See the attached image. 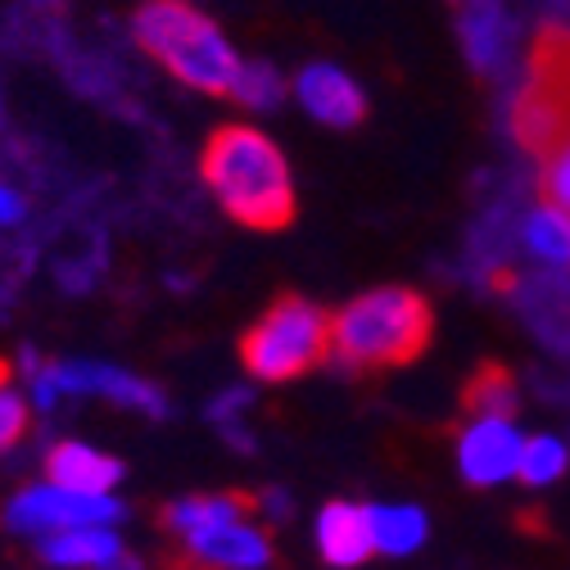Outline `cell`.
I'll list each match as a JSON object with an SVG mask.
<instances>
[{
	"mask_svg": "<svg viewBox=\"0 0 570 570\" xmlns=\"http://www.w3.org/2000/svg\"><path fill=\"white\" fill-rule=\"evenodd\" d=\"M240 517H258V498L254 493H240V489H232V493H190V498H181V503L159 512V525L177 543H186V539H195L204 530H218V525L240 521Z\"/></svg>",
	"mask_w": 570,
	"mask_h": 570,
	"instance_id": "8fae6325",
	"label": "cell"
},
{
	"mask_svg": "<svg viewBox=\"0 0 570 570\" xmlns=\"http://www.w3.org/2000/svg\"><path fill=\"white\" fill-rule=\"evenodd\" d=\"M521 236H525V249L534 258H543L548 267H566L570 263V218L566 213L534 208L525 218V227H521Z\"/></svg>",
	"mask_w": 570,
	"mask_h": 570,
	"instance_id": "e0dca14e",
	"label": "cell"
},
{
	"mask_svg": "<svg viewBox=\"0 0 570 570\" xmlns=\"http://www.w3.org/2000/svg\"><path fill=\"white\" fill-rule=\"evenodd\" d=\"M37 552L55 570H100L127 548L114 534V525H73V530H55L37 539Z\"/></svg>",
	"mask_w": 570,
	"mask_h": 570,
	"instance_id": "4fadbf2b",
	"label": "cell"
},
{
	"mask_svg": "<svg viewBox=\"0 0 570 570\" xmlns=\"http://www.w3.org/2000/svg\"><path fill=\"white\" fill-rule=\"evenodd\" d=\"M295 87H299L304 109H308L317 122H326V127L348 131V127H358V122L367 118V96H363V87L353 82L348 73H340L335 63H308Z\"/></svg>",
	"mask_w": 570,
	"mask_h": 570,
	"instance_id": "9c48e42d",
	"label": "cell"
},
{
	"mask_svg": "<svg viewBox=\"0 0 570 570\" xmlns=\"http://www.w3.org/2000/svg\"><path fill=\"white\" fill-rule=\"evenodd\" d=\"M100 570H140V561H136L131 552H118V557H114L109 566H100Z\"/></svg>",
	"mask_w": 570,
	"mask_h": 570,
	"instance_id": "7402d4cb",
	"label": "cell"
},
{
	"mask_svg": "<svg viewBox=\"0 0 570 570\" xmlns=\"http://www.w3.org/2000/svg\"><path fill=\"white\" fill-rule=\"evenodd\" d=\"M199 173L227 208V218L249 227V232H285L295 223V181L291 164L276 150V140L263 136L258 127L227 122L208 136Z\"/></svg>",
	"mask_w": 570,
	"mask_h": 570,
	"instance_id": "6da1fadb",
	"label": "cell"
},
{
	"mask_svg": "<svg viewBox=\"0 0 570 570\" xmlns=\"http://www.w3.org/2000/svg\"><path fill=\"white\" fill-rule=\"evenodd\" d=\"M10 534L23 539H46L55 530H73V525H118L122 521V503L114 493H73L63 484H28L19 489L6 512H0Z\"/></svg>",
	"mask_w": 570,
	"mask_h": 570,
	"instance_id": "8992f818",
	"label": "cell"
},
{
	"mask_svg": "<svg viewBox=\"0 0 570 570\" xmlns=\"http://www.w3.org/2000/svg\"><path fill=\"white\" fill-rule=\"evenodd\" d=\"M435 335V313L407 285H385L348 299L331 317V358L353 376H376L416 363Z\"/></svg>",
	"mask_w": 570,
	"mask_h": 570,
	"instance_id": "7a4b0ae2",
	"label": "cell"
},
{
	"mask_svg": "<svg viewBox=\"0 0 570 570\" xmlns=\"http://www.w3.org/2000/svg\"><path fill=\"white\" fill-rule=\"evenodd\" d=\"M372 530H376V548L390 552V557H407L425 543V521L421 508H372Z\"/></svg>",
	"mask_w": 570,
	"mask_h": 570,
	"instance_id": "2e32d148",
	"label": "cell"
},
{
	"mask_svg": "<svg viewBox=\"0 0 570 570\" xmlns=\"http://www.w3.org/2000/svg\"><path fill=\"white\" fill-rule=\"evenodd\" d=\"M23 372H28V403L32 407H55L63 394H100L118 407H131L150 421H164L168 416V399L164 390H155L150 381H140L122 367H109V363H37V358H23Z\"/></svg>",
	"mask_w": 570,
	"mask_h": 570,
	"instance_id": "5b68a950",
	"label": "cell"
},
{
	"mask_svg": "<svg viewBox=\"0 0 570 570\" xmlns=\"http://www.w3.org/2000/svg\"><path fill=\"white\" fill-rule=\"evenodd\" d=\"M46 480L73 489V493H114L118 480H122V462L91 449V444L63 440L46 453Z\"/></svg>",
	"mask_w": 570,
	"mask_h": 570,
	"instance_id": "7c38bea8",
	"label": "cell"
},
{
	"mask_svg": "<svg viewBox=\"0 0 570 570\" xmlns=\"http://www.w3.org/2000/svg\"><path fill=\"white\" fill-rule=\"evenodd\" d=\"M508 19L498 14L493 6H471L466 19H462V41H466V55L475 68H493L503 63L508 55Z\"/></svg>",
	"mask_w": 570,
	"mask_h": 570,
	"instance_id": "9a60e30c",
	"label": "cell"
},
{
	"mask_svg": "<svg viewBox=\"0 0 570 570\" xmlns=\"http://www.w3.org/2000/svg\"><path fill=\"white\" fill-rule=\"evenodd\" d=\"M131 32H136L140 50L155 55L190 91L232 96L245 59L232 50V41L218 32V23H208L186 0H146L131 19Z\"/></svg>",
	"mask_w": 570,
	"mask_h": 570,
	"instance_id": "3957f363",
	"label": "cell"
},
{
	"mask_svg": "<svg viewBox=\"0 0 570 570\" xmlns=\"http://www.w3.org/2000/svg\"><path fill=\"white\" fill-rule=\"evenodd\" d=\"M566 466H570L566 444H561V440H552V435H534V440H525V449H521L517 480H521V484H530V489H539V484L561 480V475H566Z\"/></svg>",
	"mask_w": 570,
	"mask_h": 570,
	"instance_id": "ac0fdd59",
	"label": "cell"
},
{
	"mask_svg": "<svg viewBox=\"0 0 570 570\" xmlns=\"http://www.w3.org/2000/svg\"><path fill=\"white\" fill-rule=\"evenodd\" d=\"M240 363L263 385L304 381L331 363V313L304 295H281L240 335Z\"/></svg>",
	"mask_w": 570,
	"mask_h": 570,
	"instance_id": "277c9868",
	"label": "cell"
},
{
	"mask_svg": "<svg viewBox=\"0 0 570 570\" xmlns=\"http://www.w3.org/2000/svg\"><path fill=\"white\" fill-rule=\"evenodd\" d=\"M232 100H240V105H249V109L276 105V100H281V73H276L272 63H263V59L240 63V78H236V87H232Z\"/></svg>",
	"mask_w": 570,
	"mask_h": 570,
	"instance_id": "ffe728a7",
	"label": "cell"
},
{
	"mask_svg": "<svg viewBox=\"0 0 570 570\" xmlns=\"http://www.w3.org/2000/svg\"><path fill=\"white\" fill-rule=\"evenodd\" d=\"M23 213H28L23 195H19V190H10L6 181H0V227H14V223H23Z\"/></svg>",
	"mask_w": 570,
	"mask_h": 570,
	"instance_id": "44dd1931",
	"label": "cell"
},
{
	"mask_svg": "<svg viewBox=\"0 0 570 570\" xmlns=\"http://www.w3.org/2000/svg\"><path fill=\"white\" fill-rule=\"evenodd\" d=\"M521 449H525V440L517 435L512 421H471V431H466L462 444H458L462 480L475 484V489L503 484L508 475H517Z\"/></svg>",
	"mask_w": 570,
	"mask_h": 570,
	"instance_id": "ba28073f",
	"label": "cell"
},
{
	"mask_svg": "<svg viewBox=\"0 0 570 570\" xmlns=\"http://www.w3.org/2000/svg\"><path fill=\"white\" fill-rule=\"evenodd\" d=\"M317 552L326 566L335 570H353L372 561L376 548V530H372V508L358 503H326L317 517Z\"/></svg>",
	"mask_w": 570,
	"mask_h": 570,
	"instance_id": "30bf717a",
	"label": "cell"
},
{
	"mask_svg": "<svg viewBox=\"0 0 570 570\" xmlns=\"http://www.w3.org/2000/svg\"><path fill=\"white\" fill-rule=\"evenodd\" d=\"M272 534L258 525V517L227 521L218 530H204L181 543L186 570H267L272 566Z\"/></svg>",
	"mask_w": 570,
	"mask_h": 570,
	"instance_id": "52a82bcc",
	"label": "cell"
},
{
	"mask_svg": "<svg viewBox=\"0 0 570 570\" xmlns=\"http://www.w3.org/2000/svg\"><path fill=\"white\" fill-rule=\"evenodd\" d=\"M28 416H32V403L23 385L10 376V367H0V453H10L28 435Z\"/></svg>",
	"mask_w": 570,
	"mask_h": 570,
	"instance_id": "d6986e66",
	"label": "cell"
},
{
	"mask_svg": "<svg viewBox=\"0 0 570 570\" xmlns=\"http://www.w3.org/2000/svg\"><path fill=\"white\" fill-rule=\"evenodd\" d=\"M462 412L471 421H512L521 412V390L517 376L503 363H480L462 381Z\"/></svg>",
	"mask_w": 570,
	"mask_h": 570,
	"instance_id": "5bb4252c",
	"label": "cell"
}]
</instances>
